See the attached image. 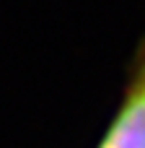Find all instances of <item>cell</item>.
I'll return each instance as SVG.
<instances>
[{
    "label": "cell",
    "instance_id": "obj_1",
    "mask_svg": "<svg viewBox=\"0 0 145 148\" xmlns=\"http://www.w3.org/2000/svg\"><path fill=\"white\" fill-rule=\"evenodd\" d=\"M96 148H145V42L138 49L122 99Z\"/></svg>",
    "mask_w": 145,
    "mask_h": 148
}]
</instances>
